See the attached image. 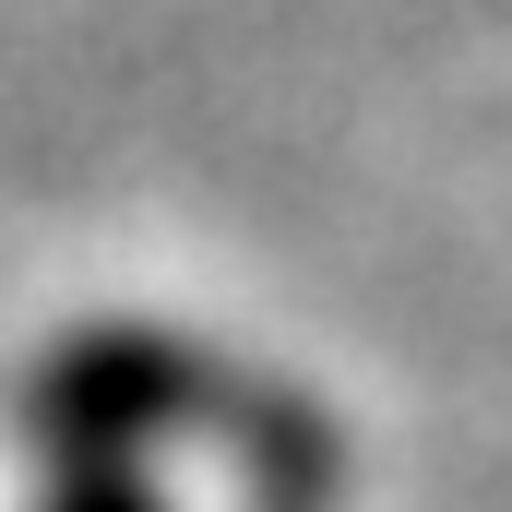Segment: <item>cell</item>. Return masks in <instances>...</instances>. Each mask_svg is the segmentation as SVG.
<instances>
[{
    "label": "cell",
    "mask_w": 512,
    "mask_h": 512,
    "mask_svg": "<svg viewBox=\"0 0 512 512\" xmlns=\"http://www.w3.org/2000/svg\"><path fill=\"white\" fill-rule=\"evenodd\" d=\"M36 512H167L155 477H36Z\"/></svg>",
    "instance_id": "obj_2"
},
{
    "label": "cell",
    "mask_w": 512,
    "mask_h": 512,
    "mask_svg": "<svg viewBox=\"0 0 512 512\" xmlns=\"http://www.w3.org/2000/svg\"><path fill=\"white\" fill-rule=\"evenodd\" d=\"M215 405V370L143 322H108V334H72L60 358H36L24 382V453L36 477H155V453L179 429H203Z\"/></svg>",
    "instance_id": "obj_1"
}]
</instances>
